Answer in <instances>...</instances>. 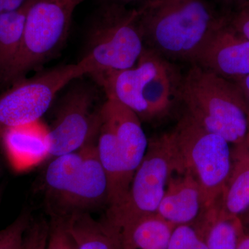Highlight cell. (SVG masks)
Instances as JSON below:
<instances>
[{
    "label": "cell",
    "instance_id": "8",
    "mask_svg": "<svg viewBox=\"0 0 249 249\" xmlns=\"http://www.w3.org/2000/svg\"><path fill=\"white\" fill-rule=\"evenodd\" d=\"M87 75L79 61L49 69L10 85L0 94V136L8 129L40 120L63 88Z\"/></svg>",
    "mask_w": 249,
    "mask_h": 249
},
{
    "label": "cell",
    "instance_id": "10",
    "mask_svg": "<svg viewBox=\"0 0 249 249\" xmlns=\"http://www.w3.org/2000/svg\"><path fill=\"white\" fill-rule=\"evenodd\" d=\"M193 65L237 82L249 74V40L232 27L229 16L210 36Z\"/></svg>",
    "mask_w": 249,
    "mask_h": 249
},
{
    "label": "cell",
    "instance_id": "12",
    "mask_svg": "<svg viewBox=\"0 0 249 249\" xmlns=\"http://www.w3.org/2000/svg\"><path fill=\"white\" fill-rule=\"evenodd\" d=\"M100 115L115 134L126 179L130 186L134 173L143 160L148 142L138 115L115 98L106 96Z\"/></svg>",
    "mask_w": 249,
    "mask_h": 249
},
{
    "label": "cell",
    "instance_id": "24",
    "mask_svg": "<svg viewBox=\"0 0 249 249\" xmlns=\"http://www.w3.org/2000/svg\"><path fill=\"white\" fill-rule=\"evenodd\" d=\"M230 22L236 30L249 40V5L232 13Z\"/></svg>",
    "mask_w": 249,
    "mask_h": 249
},
{
    "label": "cell",
    "instance_id": "32",
    "mask_svg": "<svg viewBox=\"0 0 249 249\" xmlns=\"http://www.w3.org/2000/svg\"><path fill=\"white\" fill-rule=\"evenodd\" d=\"M247 5H249V4H247Z\"/></svg>",
    "mask_w": 249,
    "mask_h": 249
},
{
    "label": "cell",
    "instance_id": "26",
    "mask_svg": "<svg viewBox=\"0 0 249 249\" xmlns=\"http://www.w3.org/2000/svg\"><path fill=\"white\" fill-rule=\"evenodd\" d=\"M29 0H0V14L22 8Z\"/></svg>",
    "mask_w": 249,
    "mask_h": 249
},
{
    "label": "cell",
    "instance_id": "16",
    "mask_svg": "<svg viewBox=\"0 0 249 249\" xmlns=\"http://www.w3.org/2000/svg\"><path fill=\"white\" fill-rule=\"evenodd\" d=\"M65 218L77 249H123L119 229L106 219L98 222L88 213Z\"/></svg>",
    "mask_w": 249,
    "mask_h": 249
},
{
    "label": "cell",
    "instance_id": "21",
    "mask_svg": "<svg viewBox=\"0 0 249 249\" xmlns=\"http://www.w3.org/2000/svg\"><path fill=\"white\" fill-rule=\"evenodd\" d=\"M30 223L29 214L22 213L8 227L0 231V249H22L24 235Z\"/></svg>",
    "mask_w": 249,
    "mask_h": 249
},
{
    "label": "cell",
    "instance_id": "13",
    "mask_svg": "<svg viewBox=\"0 0 249 249\" xmlns=\"http://www.w3.org/2000/svg\"><path fill=\"white\" fill-rule=\"evenodd\" d=\"M204 211L199 183L186 170L170 175L157 214L175 227L193 224Z\"/></svg>",
    "mask_w": 249,
    "mask_h": 249
},
{
    "label": "cell",
    "instance_id": "23",
    "mask_svg": "<svg viewBox=\"0 0 249 249\" xmlns=\"http://www.w3.org/2000/svg\"><path fill=\"white\" fill-rule=\"evenodd\" d=\"M72 239L67 230L65 218L53 216L49 222L47 249H71Z\"/></svg>",
    "mask_w": 249,
    "mask_h": 249
},
{
    "label": "cell",
    "instance_id": "25",
    "mask_svg": "<svg viewBox=\"0 0 249 249\" xmlns=\"http://www.w3.org/2000/svg\"><path fill=\"white\" fill-rule=\"evenodd\" d=\"M216 6L227 14H232L245 7L249 0H211Z\"/></svg>",
    "mask_w": 249,
    "mask_h": 249
},
{
    "label": "cell",
    "instance_id": "4",
    "mask_svg": "<svg viewBox=\"0 0 249 249\" xmlns=\"http://www.w3.org/2000/svg\"><path fill=\"white\" fill-rule=\"evenodd\" d=\"M145 48L137 8L101 2L90 23L83 58L88 75L134 67Z\"/></svg>",
    "mask_w": 249,
    "mask_h": 249
},
{
    "label": "cell",
    "instance_id": "14",
    "mask_svg": "<svg viewBox=\"0 0 249 249\" xmlns=\"http://www.w3.org/2000/svg\"><path fill=\"white\" fill-rule=\"evenodd\" d=\"M0 143L10 164L23 171L48 159L49 127L40 120L5 131Z\"/></svg>",
    "mask_w": 249,
    "mask_h": 249
},
{
    "label": "cell",
    "instance_id": "29",
    "mask_svg": "<svg viewBox=\"0 0 249 249\" xmlns=\"http://www.w3.org/2000/svg\"><path fill=\"white\" fill-rule=\"evenodd\" d=\"M237 249H249V235H244L240 239Z\"/></svg>",
    "mask_w": 249,
    "mask_h": 249
},
{
    "label": "cell",
    "instance_id": "18",
    "mask_svg": "<svg viewBox=\"0 0 249 249\" xmlns=\"http://www.w3.org/2000/svg\"><path fill=\"white\" fill-rule=\"evenodd\" d=\"M33 0L20 9L0 14V82H2L22 46L28 11Z\"/></svg>",
    "mask_w": 249,
    "mask_h": 249
},
{
    "label": "cell",
    "instance_id": "22",
    "mask_svg": "<svg viewBox=\"0 0 249 249\" xmlns=\"http://www.w3.org/2000/svg\"><path fill=\"white\" fill-rule=\"evenodd\" d=\"M49 222L45 219L30 223L24 235L22 249H47Z\"/></svg>",
    "mask_w": 249,
    "mask_h": 249
},
{
    "label": "cell",
    "instance_id": "20",
    "mask_svg": "<svg viewBox=\"0 0 249 249\" xmlns=\"http://www.w3.org/2000/svg\"><path fill=\"white\" fill-rule=\"evenodd\" d=\"M168 249H208V247L204 237L193 224H183L173 229Z\"/></svg>",
    "mask_w": 249,
    "mask_h": 249
},
{
    "label": "cell",
    "instance_id": "15",
    "mask_svg": "<svg viewBox=\"0 0 249 249\" xmlns=\"http://www.w3.org/2000/svg\"><path fill=\"white\" fill-rule=\"evenodd\" d=\"M217 205L229 217H238L249 208V149L245 141L232 151L231 168Z\"/></svg>",
    "mask_w": 249,
    "mask_h": 249
},
{
    "label": "cell",
    "instance_id": "5",
    "mask_svg": "<svg viewBox=\"0 0 249 249\" xmlns=\"http://www.w3.org/2000/svg\"><path fill=\"white\" fill-rule=\"evenodd\" d=\"M170 132L180 170H186L196 178L202 193L204 210L215 206L231 168L229 142L201 127L186 111Z\"/></svg>",
    "mask_w": 249,
    "mask_h": 249
},
{
    "label": "cell",
    "instance_id": "7",
    "mask_svg": "<svg viewBox=\"0 0 249 249\" xmlns=\"http://www.w3.org/2000/svg\"><path fill=\"white\" fill-rule=\"evenodd\" d=\"M85 0H33L20 51L1 83L10 85L54 56L64 45L75 10Z\"/></svg>",
    "mask_w": 249,
    "mask_h": 249
},
{
    "label": "cell",
    "instance_id": "28",
    "mask_svg": "<svg viewBox=\"0 0 249 249\" xmlns=\"http://www.w3.org/2000/svg\"><path fill=\"white\" fill-rule=\"evenodd\" d=\"M240 87L244 94H245L246 98H247V102L249 103V74L247 75L242 79L237 80L235 82Z\"/></svg>",
    "mask_w": 249,
    "mask_h": 249
},
{
    "label": "cell",
    "instance_id": "31",
    "mask_svg": "<svg viewBox=\"0 0 249 249\" xmlns=\"http://www.w3.org/2000/svg\"></svg>",
    "mask_w": 249,
    "mask_h": 249
},
{
    "label": "cell",
    "instance_id": "2",
    "mask_svg": "<svg viewBox=\"0 0 249 249\" xmlns=\"http://www.w3.org/2000/svg\"><path fill=\"white\" fill-rule=\"evenodd\" d=\"M178 66L145 47L134 67L92 78L106 96L132 109L142 121L155 122L168 117L178 105L182 104L184 73Z\"/></svg>",
    "mask_w": 249,
    "mask_h": 249
},
{
    "label": "cell",
    "instance_id": "9",
    "mask_svg": "<svg viewBox=\"0 0 249 249\" xmlns=\"http://www.w3.org/2000/svg\"><path fill=\"white\" fill-rule=\"evenodd\" d=\"M73 80L64 93L49 127L48 159L77 151L98 137L101 124L98 92L92 85Z\"/></svg>",
    "mask_w": 249,
    "mask_h": 249
},
{
    "label": "cell",
    "instance_id": "17",
    "mask_svg": "<svg viewBox=\"0 0 249 249\" xmlns=\"http://www.w3.org/2000/svg\"><path fill=\"white\" fill-rule=\"evenodd\" d=\"M175 226L155 214L119 229L123 249H168Z\"/></svg>",
    "mask_w": 249,
    "mask_h": 249
},
{
    "label": "cell",
    "instance_id": "3",
    "mask_svg": "<svg viewBox=\"0 0 249 249\" xmlns=\"http://www.w3.org/2000/svg\"><path fill=\"white\" fill-rule=\"evenodd\" d=\"M181 98L186 112L206 130L235 145L245 142L249 106L235 82L192 65L184 73Z\"/></svg>",
    "mask_w": 249,
    "mask_h": 249
},
{
    "label": "cell",
    "instance_id": "30",
    "mask_svg": "<svg viewBox=\"0 0 249 249\" xmlns=\"http://www.w3.org/2000/svg\"><path fill=\"white\" fill-rule=\"evenodd\" d=\"M245 142H246V144H247V146H248L249 149V128L248 133H247V137H246Z\"/></svg>",
    "mask_w": 249,
    "mask_h": 249
},
{
    "label": "cell",
    "instance_id": "6",
    "mask_svg": "<svg viewBox=\"0 0 249 249\" xmlns=\"http://www.w3.org/2000/svg\"><path fill=\"white\" fill-rule=\"evenodd\" d=\"M178 169L171 132L152 139L127 196L120 204L107 209L106 220L120 229L140 218L157 214L170 176Z\"/></svg>",
    "mask_w": 249,
    "mask_h": 249
},
{
    "label": "cell",
    "instance_id": "1",
    "mask_svg": "<svg viewBox=\"0 0 249 249\" xmlns=\"http://www.w3.org/2000/svg\"><path fill=\"white\" fill-rule=\"evenodd\" d=\"M134 8L145 47L170 61L191 65L230 16L211 0H145Z\"/></svg>",
    "mask_w": 249,
    "mask_h": 249
},
{
    "label": "cell",
    "instance_id": "19",
    "mask_svg": "<svg viewBox=\"0 0 249 249\" xmlns=\"http://www.w3.org/2000/svg\"><path fill=\"white\" fill-rule=\"evenodd\" d=\"M85 157L84 146L77 151L52 159L45 171L46 189L55 200L63 196L73 184Z\"/></svg>",
    "mask_w": 249,
    "mask_h": 249
},
{
    "label": "cell",
    "instance_id": "27",
    "mask_svg": "<svg viewBox=\"0 0 249 249\" xmlns=\"http://www.w3.org/2000/svg\"><path fill=\"white\" fill-rule=\"evenodd\" d=\"M144 1L145 0H101V2L113 3V4L124 5L128 7H137Z\"/></svg>",
    "mask_w": 249,
    "mask_h": 249
},
{
    "label": "cell",
    "instance_id": "11",
    "mask_svg": "<svg viewBox=\"0 0 249 249\" xmlns=\"http://www.w3.org/2000/svg\"><path fill=\"white\" fill-rule=\"evenodd\" d=\"M98 137L84 145L83 164L69 191L57 199L55 215L67 217L107 204L108 180L97 150Z\"/></svg>",
    "mask_w": 249,
    "mask_h": 249
}]
</instances>
